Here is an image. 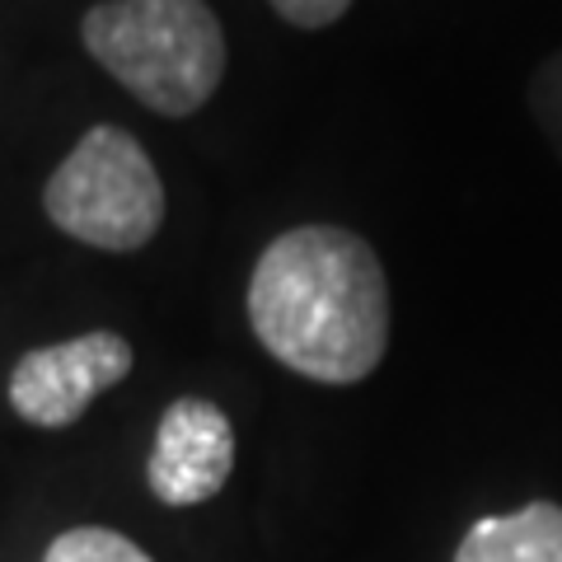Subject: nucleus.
Wrapping results in <instances>:
<instances>
[{
	"label": "nucleus",
	"mask_w": 562,
	"mask_h": 562,
	"mask_svg": "<svg viewBox=\"0 0 562 562\" xmlns=\"http://www.w3.org/2000/svg\"><path fill=\"white\" fill-rule=\"evenodd\" d=\"M249 324L286 371L357 384L390 347V281L380 254L342 225L277 235L249 277Z\"/></svg>",
	"instance_id": "1"
},
{
	"label": "nucleus",
	"mask_w": 562,
	"mask_h": 562,
	"mask_svg": "<svg viewBox=\"0 0 562 562\" xmlns=\"http://www.w3.org/2000/svg\"><path fill=\"white\" fill-rule=\"evenodd\" d=\"M80 38L160 117H192L225 80V29L206 0H103L85 10Z\"/></svg>",
	"instance_id": "2"
},
{
	"label": "nucleus",
	"mask_w": 562,
	"mask_h": 562,
	"mask_svg": "<svg viewBox=\"0 0 562 562\" xmlns=\"http://www.w3.org/2000/svg\"><path fill=\"white\" fill-rule=\"evenodd\" d=\"M43 211L61 235L90 244V249L132 254L160 235L165 183L132 132L99 122L52 169Z\"/></svg>",
	"instance_id": "3"
},
{
	"label": "nucleus",
	"mask_w": 562,
	"mask_h": 562,
	"mask_svg": "<svg viewBox=\"0 0 562 562\" xmlns=\"http://www.w3.org/2000/svg\"><path fill=\"white\" fill-rule=\"evenodd\" d=\"M136 366V351L122 333L94 328L80 338L33 347L14 361L10 371V408L20 413L29 427L57 431L70 427L90 413V403L99 394H109L113 384H122Z\"/></svg>",
	"instance_id": "4"
},
{
	"label": "nucleus",
	"mask_w": 562,
	"mask_h": 562,
	"mask_svg": "<svg viewBox=\"0 0 562 562\" xmlns=\"http://www.w3.org/2000/svg\"><path fill=\"white\" fill-rule=\"evenodd\" d=\"M235 469V427L216 403L206 398H173L146 460V483L165 506H198L211 502L231 483Z\"/></svg>",
	"instance_id": "5"
},
{
	"label": "nucleus",
	"mask_w": 562,
	"mask_h": 562,
	"mask_svg": "<svg viewBox=\"0 0 562 562\" xmlns=\"http://www.w3.org/2000/svg\"><path fill=\"white\" fill-rule=\"evenodd\" d=\"M454 562H562V506L530 502L512 516H483Z\"/></svg>",
	"instance_id": "6"
},
{
	"label": "nucleus",
	"mask_w": 562,
	"mask_h": 562,
	"mask_svg": "<svg viewBox=\"0 0 562 562\" xmlns=\"http://www.w3.org/2000/svg\"><path fill=\"white\" fill-rule=\"evenodd\" d=\"M43 562H155V558L127 535L109 530V525H76V530L47 543Z\"/></svg>",
	"instance_id": "7"
},
{
	"label": "nucleus",
	"mask_w": 562,
	"mask_h": 562,
	"mask_svg": "<svg viewBox=\"0 0 562 562\" xmlns=\"http://www.w3.org/2000/svg\"><path fill=\"white\" fill-rule=\"evenodd\" d=\"M525 99H530V113L539 122L543 140H549L553 155L562 160V52H553V57L530 76V90H525Z\"/></svg>",
	"instance_id": "8"
},
{
	"label": "nucleus",
	"mask_w": 562,
	"mask_h": 562,
	"mask_svg": "<svg viewBox=\"0 0 562 562\" xmlns=\"http://www.w3.org/2000/svg\"><path fill=\"white\" fill-rule=\"evenodd\" d=\"M268 5L295 29H328L351 10V0H268Z\"/></svg>",
	"instance_id": "9"
}]
</instances>
